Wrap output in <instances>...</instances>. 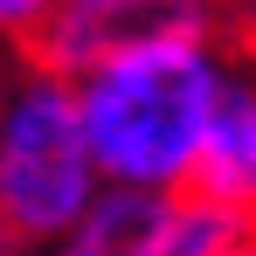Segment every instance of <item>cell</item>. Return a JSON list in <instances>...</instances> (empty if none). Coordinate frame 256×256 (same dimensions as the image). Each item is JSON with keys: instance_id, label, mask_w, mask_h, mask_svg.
<instances>
[{"instance_id": "cell-1", "label": "cell", "mask_w": 256, "mask_h": 256, "mask_svg": "<svg viewBox=\"0 0 256 256\" xmlns=\"http://www.w3.org/2000/svg\"><path fill=\"white\" fill-rule=\"evenodd\" d=\"M228 76V56L214 35H160V42L111 48L76 84V118L97 180L125 187H187L214 90Z\"/></svg>"}, {"instance_id": "cell-2", "label": "cell", "mask_w": 256, "mask_h": 256, "mask_svg": "<svg viewBox=\"0 0 256 256\" xmlns=\"http://www.w3.org/2000/svg\"><path fill=\"white\" fill-rule=\"evenodd\" d=\"M97 194V166L76 118V84L42 62H14L0 84V236L28 256L56 242Z\"/></svg>"}, {"instance_id": "cell-3", "label": "cell", "mask_w": 256, "mask_h": 256, "mask_svg": "<svg viewBox=\"0 0 256 256\" xmlns=\"http://www.w3.org/2000/svg\"><path fill=\"white\" fill-rule=\"evenodd\" d=\"M214 28H222V0H90V7L56 0L21 42H28V62L84 76L111 48L160 42V35H214Z\"/></svg>"}, {"instance_id": "cell-4", "label": "cell", "mask_w": 256, "mask_h": 256, "mask_svg": "<svg viewBox=\"0 0 256 256\" xmlns=\"http://www.w3.org/2000/svg\"><path fill=\"white\" fill-rule=\"evenodd\" d=\"M187 187L256 214V76L236 70V62H228L222 90H214V111H208V132H201Z\"/></svg>"}, {"instance_id": "cell-5", "label": "cell", "mask_w": 256, "mask_h": 256, "mask_svg": "<svg viewBox=\"0 0 256 256\" xmlns=\"http://www.w3.org/2000/svg\"><path fill=\"white\" fill-rule=\"evenodd\" d=\"M173 194L166 187H125V180H97L76 222L42 242L48 256H160V236H166Z\"/></svg>"}, {"instance_id": "cell-6", "label": "cell", "mask_w": 256, "mask_h": 256, "mask_svg": "<svg viewBox=\"0 0 256 256\" xmlns=\"http://www.w3.org/2000/svg\"><path fill=\"white\" fill-rule=\"evenodd\" d=\"M242 236H256V214L228 208V201H208L194 187H173V214H166V236H160V256H228Z\"/></svg>"}, {"instance_id": "cell-7", "label": "cell", "mask_w": 256, "mask_h": 256, "mask_svg": "<svg viewBox=\"0 0 256 256\" xmlns=\"http://www.w3.org/2000/svg\"><path fill=\"white\" fill-rule=\"evenodd\" d=\"M48 7H56V0H0V35H7V42H21Z\"/></svg>"}, {"instance_id": "cell-8", "label": "cell", "mask_w": 256, "mask_h": 256, "mask_svg": "<svg viewBox=\"0 0 256 256\" xmlns=\"http://www.w3.org/2000/svg\"><path fill=\"white\" fill-rule=\"evenodd\" d=\"M14 62H21V56H14V42H7V35H0V84H7V76H14Z\"/></svg>"}, {"instance_id": "cell-9", "label": "cell", "mask_w": 256, "mask_h": 256, "mask_svg": "<svg viewBox=\"0 0 256 256\" xmlns=\"http://www.w3.org/2000/svg\"><path fill=\"white\" fill-rule=\"evenodd\" d=\"M228 256H256V236H242V242H236V250H228Z\"/></svg>"}, {"instance_id": "cell-10", "label": "cell", "mask_w": 256, "mask_h": 256, "mask_svg": "<svg viewBox=\"0 0 256 256\" xmlns=\"http://www.w3.org/2000/svg\"><path fill=\"white\" fill-rule=\"evenodd\" d=\"M70 7H90V0H70Z\"/></svg>"}]
</instances>
